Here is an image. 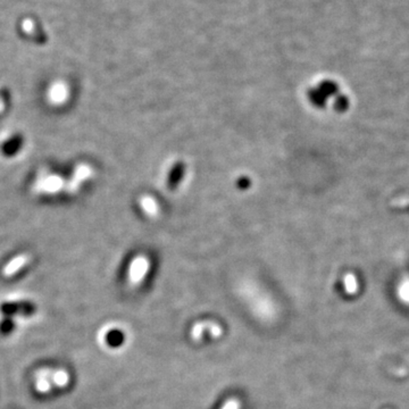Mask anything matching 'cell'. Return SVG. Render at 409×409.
<instances>
[{
    "label": "cell",
    "mask_w": 409,
    "mask_h": 409,
    "mask_svg": "<svg viewBox=\"0 0 409 409\" xmlns=\"http://www.w3.org/2000/svg\"><path fill=\"white\" fill-rule=\"evenodd\" d=\"M205 331L209 332V334L211 336H214V338H219V336L223 333L222 327H221L218 324L214 323V322L204 321V322H198V323H196L194 326H192L191 332H190L191 338L196 341L200 340L201 338H203V334Z\"/></svg>",
    "instance_id": "1"
},
{
    "label": "cell",
    "mask_w": 409,
    "mask_h": 409,
    "mask_svg": "<svg viewBox=\"0 0 409 409\" xmlns=\"http://www.w3.org/2000/svg\"><path fill=\"white\" fill-rule=\"evenodd\" d=\"M14 329V324L11 317H6V320L2 322L0 324V332L2 333H11Z\"/></svg>",
    "instance_id": "5"
},
{
    "label": "cell",
    "mask_w": 409,
    "mask_h": 409,
    "mask_svg": "<svg viewBox=\"0 0 409 409\" xmlns=\"http://www.w3.org/2000/svg\"><path fill=\"white\" fill-rule=\"evenodd\" d=\"M2 312L5 315H7L9 317H12L14 315H30L32 314L35 309H33V307L28 304H12V302H9V304H5L2 307Z\"/></svg>",
    "instance_id": "3"
},
{
    "label": "cell",
    "mask_w": 409,
    "mask_h": 409,
    "mask_svg": "<svg viewBox=\"0 0 409 409\" xmlns=\"http://www.w3.org/2000/svg\"><path fill=\"white\" fill-rule=\"evenodd\" d=\"M240 407H241V403H240L238 399L232 398L229 399L228 401H225V403L221 409H240Z\"/></svg>",
    "instance_id": "6"
},
{
    "label": "cell",
    "mask_w": 409,
    "mask_h": 409,
    "mask_svg": "<svg viewBox=\"0 0 409 409\" xmlns=\"http://www.w3.org/2000/svg\"><path fill=\"white\" fill-rule=\"evenodd\" d=\"M343 285L344 289L347 291L348 295H355L358 290V283L357 278L354 275V274H347L343 278Z\"/></svg>",
    "instance_id": "4"
},
{
    "label": "cell",
    "mask_w": 409,
    "mask_h": 409,
    "mask_svg": "<svg viewBox=\"0 0 409 409\" xmlns=\"http://www.w3.org/2000/svg\"><path fill=\"white\" fill-rule=\"evenodd\" d=\"M148 267L149 264L147 262V259L143 258L137 259V261L131 265V268H130V281H131V283H133V285H139L144 277V275L147 274Z\"/></svg>",
    "instance_id": "2"
}]
</instances>
